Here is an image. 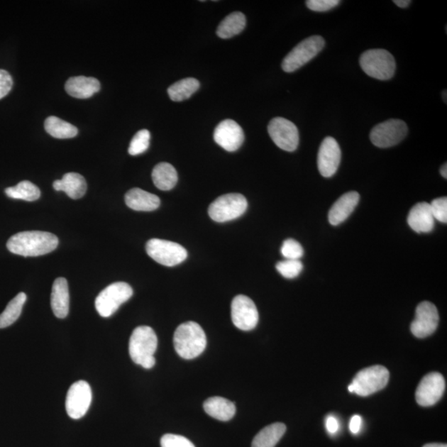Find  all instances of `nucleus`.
<instances>
[{
    "instance_id": "nucleus-1",
    "label": "nucleus",
    "mask_w": 447,
    "mask_h": 447,
    "mask_svg": "<svg viewBox=\"0 0 447 447\" xmlns=\"http://www.w3.org/2000/svg\"><path fill=\"white\" fill-rule=\"evenodd\" d=\"M58 245V238L52 233L23 231L13 236L7 242L8 250L14 255L37 257L51 253Z\"/></svg>"
},
{
    "instance_id": "nucleus-2",
    "label": "nucleus",
    "mask_w": 447,
    "mask_h": 447,
    "mask_svg": "<svg viewBox=\"0 0 447 447\" xmlns=\"http://www.w3.org/2000/svg\"><path fill=\"white\" fill-rule=\"evenodd\" d=\"M173 343L179 355L185 360H192L206 350L207 341L206 333L200 325L187 321L177 328Z\"/></svg>"
},
{
    "instance_id": "nucleus-3",
    "label": "nucleus",
    "mask_w": 447,
    "mask_h": 447,
    "mask_svg": "<svg viewBox=\"0 0 447 447\" xmlns=\"http://www.w3.org/2000/svg\"><path fill=\"white\" fill-rule=\"evenodd\" d=\"M158 348V337L151 327L138 326L132 333L129 340V355L136 365L144 369H152L155 365L154 354Z\"/></svg>"
},
{
    "instance_id": "nucleus-4",
    "label": "nucleus",
    "mask_w": 447,
    "mask_h": 447,
    "mask_svg": "<svg viewBox=\"0 0 447 447\" xmlns=\"http://www.w3.org/2000/svg\"><path fill=\"white\" fill-rule=\"evenodd\" d=\"M360 67L368 76L387 81L394 76L396 62L394 56L385 49H370L360 58Z\"/></svg>"
},
{
    "instance_id": "nucleus-5",
    "label": "nucleus",
    "mask_w": 447,
    "mask_h": 447,
    "mask_svg": "<svg viewBox=\"0 0 447 447\" xmlns=\"http://www.w3.org/2000/svg\"><path fill=\"white\" fill-rule=\"evenodd\" d=\"M389 380L390 372L385 367L371 366L358 372L348 390L358 395L366 397L384 389Z\"/></svg>"
},
{
    "instance_id": "nucleus-6",
    "label": "nucleus",
    "mask_w": 447,
    "mask_h": 447,
    "mask_svg": "<svg viewBox=\"0 0 447 447\" xmlns=\"http://www.w3.org/2000/svg\"><path fill=\"white\" fill-rule=\"evenodd\" d=\"M324 47V38L317 35L303 40L283 59V71L288 73L297 71L316 57Z\"/></svg>"
},
{
    "instance_id": "nucleus-7",
    "label": "nucleus",
    "mask_w": 447,
    "mask_h": 447,
    "mask_svg": "<svg viewBox=\"0 0 447 447\" xmlns=\"http://www.w3.org/2000/svg\"><path fill=\"white\" fill-rule=\"evenodd\" d=\"M246 198L238 193H230L218 197L208 209L214 221L227 222L241 217L247 210Z\"/></svg>"
},
{
    "instance_id": "nucleus-8",
    "label": "nucleus",
    "mask_w": 447,
    "mask_h": 447,
    "mask_svg": "<svg viewBox=\"0 0 447 447\" xmlns=\"http://www.w3.org/2000/svg\"><path fill=\"white\" fill-rule=\"evenodd\" d=\"M133 293L131 286L123 282H114L104 288L94 302L99 316H111L123 303L131 299Z\"/></svg>"
},
{
    "instance_id": "nucleus-9",
    "label": "nucleus",
    "mask_w": 447,
    "mask_h": 447,
    "mask_svg": "<svg viewBox=\"0 0 447 447\" xmlns=\"http://www.w3.org/2000/svg\"><path fill=\"white\" fill-rule=\"evenodd\" d=\"M146 251L154 261L167 267L180 265L187 258L185 248L177 243L160 238H152L148 241L146 243Z\"/></svg>"
},
{
    "instance_id": "nucleus-10",
    "label": "nucleus",
    "mask_w": 447,
    "mask_h": 447,
    "mask_svg": "<svg viewBox=\"0 0 447 447\" xmlns=\"http://www.w3.org/2000/svg\"><path fill=\"white\" fill-rule=\"evenodd\" d=\"M409 128L401 119L392 118L377 124L370 132V140L375 146L387 148L397 145L406 138Z\"/></svg>"
},
{
    "instance_id": "nucleus-11",
    "label": "nucleus",
    "mask_w": 447,
    "mask_h": 447,
    "mask_svg": "<svg viewBox=\"0 0 447 447\" xmlns=\"http://www.w3.org/2000/svg\"><path fill=\"white\" fill-rule=\"evenodd\" d=\"M267 131L273 143L287 152L295 151L299 144V132L294 123L282 117L272 118Z\"/></svg>"
},
{
    "instance_id": "nucleus-12",
    "label": "nucleus",
    "mask_w": 447,
    "mask_h": 447,
    "mask_svg": "<svg viewBox=\"0 0 447 447\" xmlns=\"http://www.w3.org/2000/svg\"><path fill=\"white\" fill-rule=\"evenodd\" d=\"M92 392L86 381H77L70 387L66 399L67 414L72 419H82L91 406Z\"/></svg>"
},
{
    "instance_id": "nucleus-13",
    "label": "nucleus",
    "mask_w": 447,
    "mask_h": 447,
    "mask_svg": "<svg viewBox=\"0 0 447 447\" xmlns=\"http://www.w3.org/2000/svg\"><path fill=\"white\" fill-rule=\"evenodd\" d=\"M233 325L241 331L255 329L258 322V311L255 302L245 295H238L231 303Z\"/></svg>"
},
{
    "instance_id": "nucleus-14",
    "label": "nucleus",
    "mask_w": 447,
    "mask_h": 447,
    "mask_svg": "<svg viewBox=\"0 0 447 447\" xmlns=\"http://www.w3.org/2000/svg\"><path fill=\"white\" fill-rule=\"evenodd\" d=\"M438 322L439 314L436 306L429 302H422L416 307L411 331L417 338H426L434 334Z\"/></svg>"
},
{
    "instance_id": "nucleus-15",
    "label": "nucleus",
    "mask_w": 447,
    "mask_h": 447,
    "mask_svg": "<svg viewBox=\"0 0 447 447\" xmlns=\"http://www.w3.org/2000/svg\"><path fill=\"white\" fill-rule=\"evenodd\" d=\"M446 389L444 377L434 372L426 375L420 382L416 391V401L422 407L436 404L443 395Z\"/></svg>"
},
{
    "instance_id": "nucleus-16",
    "label": "nucleus",
    "mask_w": 447,
    "mask_h": 447,
    "mask_svg": "<svg viewBox=\"0 0 447 447\" xmlns=\"http://www.w3.org/2000/svg\"><path fill=\"white\" fill-rule=\"evenodd\" d=\"M341 160L339 143L332 137L322 141L317 155V167L321 175L331 177L336 173Z\"/></svg>"
},
{
    "instance_id": "nucleus-17",
    "label": "nucleus",
    "mask_w": 447,
    "mask_h": 447,
    "mask_svg": "<svg viewBox=\"0 0 447 447\" xmlns=\"http://www.w3.org/2000/svg\"><path fill=\"white\" fill-rule=\"evenodd\" d=\"M214 140L225 150L235 152L242 146L245 134L240 124L232 119H226L216 128Z\"/></svg>"
},
{
    "instance_id": "nucleus-18",
    "label": "nucleus",
    "mask_w": 447,
    "mask_h": 447,
    "mask_svg": "<svg viewBox=\"0 0 447 447\" xmlns=\"http://www.w3.org/2000/svg\"><path fill=\"white\" fill-rule=\"evenodd\" d=\"M407 223L416 233H430L434 231L435 219L432 215L430 203L420 202L411 209Z\"/></svg>"
},
{
    "instance_id": "nucleus-19",
    "label": "nucleus",
    "mask_w": 447,
    "mask_h": 447,
    "mask_svg": "<svg viewBox=\"0 0 447 447\" xmlns=\"http://www.w3.org/2000/svg\"><path fill=\"white\" fill-rule=\"evenodd\" d=\"M359 202L360 194L356 192H347L338 199L328 215L331 225L336 226L347 220Z\"/></svg>"
},
{
    "instance_id": "nucleus-20",
    "label": "nucleus",
    "mask_w": 447,
    "mask_h": 447,
    "mask_svg": "<svg viewBox=\"0 0 447 447\" xmlns=\"http://www.w3.org/2000/svg\"><path fill=\"white\" fill-rule=\"evenodd\" d=\"M124 200L129 208L137 211H155L161 203L158 196L140 188H133L129 190Z\"/></svg>"
},
{
    "instance_id": "nucleus-21",
    "label": "nucleus",
    "mask_w": 447,
    "mask_h": 447,
    "mask_svg": "<svg viewBox=\"0 0 447 447\" xmlns=\"http://www.w3.org/2000/svg\"><path fill=\"white\" fill-rule=\"evenodd\" d=\"M51 306L54 315L60 319H63L67 316L70 307V294L66 278L58 277L54 281L51 295Z\"/></svg>"
},
{
    "instance_id": "nucleus-22",
    "label": "nucleus",
    "mask_w": 447,
    "mask_h": 447,
    "mask_svg": "<svg viewBox=\"0 0 447 447\" xmlns=\"http://www.w3.org/2000/svg\"><path fill=\"white\" fill-rule=\"evenodd\" d=\"M53 188L57 192H64L74 200L82 198L87 190V184L81 174L69 172L65 174L61 180L53 182Z\"/></svg>"
},
{
    "instance_id": "nucleus-23",
    "label": "nucleus",
    "mask_w": 447,
    "mask_h": 447,
    "mask_svg": "<svg viewBox=\"0 0 447 447\" xmlns=\"http://www.w3.org/2000/svg\"><path fill=\"white\" fill-rule=\"evenodd\" d=\"M65 89L74 98L87 99L101 89V83L94 77H74L68 79Z\"/></svg>"
},
{
    "instance_id": "nucleus-24",
    "label": "nucleus",
    "mask_w": 447,
    "mask_h": 447,
    "mask_svg": "<svg viewBox=\"0 0 447 447\" xmlns=\"http://www.w3.org/2000/svg\"><path fill=\"white\" fill-rule=\"evenodd\" d=\"M203 407L209 416L222 421L232 419L236 412L235 404L222 397H210L204 402Z\"/></svg>"
},
{
    "instance_id": "nucleus-25",
    "label": "nucleus",
    "mask_w": 447,
    "mask_h": 447,
    "mask_svg": "<svg viewBox=\"0 0 447 447\" xmlns=\"http://www.w3.org/2000/svg\"><path fill=\"white\" fill-rule=\"evenodd\" d=\"M152 178L154 185L162 191L172 190L178 181L175 167L168 162L158 163L153 168Z\"/></svg>"
},
{
    "instance_id": "nucleus-26",
    "label": "nucleus",
    "mask_w": 447,
    "mask_h": 447,
    "mask_svg": "<svg viewBox=\"0 0 447 447\" xmlns=\"http://www.w3.org/2000/svg\"><path fill=\"white\" fill-rule=\"evenodd\" d=\"M287 427L281 422L268 425L253 438L252 447H275L285 434Z\"/></svg>"
},
{
    "instance_id": "nucleus-27",
    "label": "nucleus",
    "mask_w": 447,
    "mask_h": 447,
    "mask_svg": "<svg viewBox=\"0 0 447 447\" xmlns=\"http://www.w3.org/2000/svg\"><path fill=\"white\" fill-rule=\"evenodd\" d=\"M246 26V18L241 12H233L219 25L216 33L223 39H228L240 34Z\"/></svg>"
},
{
    "instance_id": "nucleus-28",
    "label": "nucleus",
    "mask_w": 447,
    "mask_h": 447,
    "mask_svg": "<svg viewBox=\"0 0 447 447\" xmlns=\"http://www.w3.org/2000/svg\"><path fill=\"white\" fill-rule=\"evenodd\" d=\"M200 88V82L195 78H185L172 84L167 89L169 97L172 101L180 102L186 101Z\"/></svg>"
},
{
    "instance_id": "nucleus-29",
    "label": "nucleus",
    "mask_w": 447,
    "mask_h": 447,
    "mask_svg": "<svg viewBox=\"0 0 447 447\" xmlns=\"http://www.w3.org/2000/svg\"><path fill=\"white\" fill-rule=\"evenodd\" d=\"M44 127L50 136L56 138H72L76 137L78 133L76 126L56 116L48 117L45 121Z\"/></svg>"
},
{
    "instance_id": "nucleus-30",
    "label": "nucleus",
    "mask_w": 447,
    "mask_h": 447,
    "mask_svg": "<svg viewBox=\"0 0 447 447\" xmlns=\"http://www.w3.org/2000/svg\"><path fill=\"white\" fill-rule=\"evenodd\" d=\"M26 300V294L24 292H20L13 300L9 302L6 308L0 315V329L11 326L18 319Z\"/></svg>"
},
{
    "instance_id": "nucleus-31",
    "label": "nucleus",
    "mask_w": 447,
    "mask_h": 447,
    "mask_svg": "<svg viewBox=\"0 0 447 447\" xmlns=\"http://www.w3.org/2000/svg\"><path fill=\"white\" fill-rule=\"evenodd\" d=\"M5 194L10 198L26 202L37 201L41 196L39 188L28 181H23L15 187L5 189Z\"/></svg>"
},
{
    "instance_id": "nucleus-32",
    "label": "nucleus",
    "mask_w": 447,
    "mask_h": 447,
    "mask_svg": "<svg viewBox=\"0 0 447 447\" xmlns=\"http://www.w3.org/2000/svg\"><path fill=\"white\" fill-rule=\"evenodd\" d=\"M150 138L151 134L147 129L139 131L129 144L128 153L132 156H137L146 152L150 145Z\"/></svg>"
},
{
    "instance_id": "nucleus-33",
    "label": "nucleus",
    "mask_w": 447,
    "mask_h": 447,
    "mask_svg": "<svg viewBox=\"0 0 447 447\" xmlns=\"http://www.w3.org/2000/svg\"><path fill=\"white\" fill-rule=\"evenodd\" d=\"M276 268L282 277L292 280L300 275L303 265L300 260H285L277 263Z\"/></svg>"
},
{
    "instance_id": "nucleus-34",
    "label": "nucleus",
    "mask_w": 447,
    "mask_h": 447,
    "mask_svg": "<svg viewBox=\"0 0 447 447\" xmlns=\"http://www.w3.org/2000/svg\"><path fill=\"white\" fill-rule=\"evenodd\" d=\"M281 253L286 260H299L303 256L304 250H303L302 246L297 241L288 238V240L283 242Z\"/></svg>"
},
{
    "instance_id": "nucleus-35",
    "label": "nucleus",
    "mask_w": 447,
    "mask_h": 447,
    "mask_svg": "<svg viewBox=\"0 0 447 447\" xmlns=\"http://www.w3.org/2000/svg\"><path fill=\"white\" fill-rule=\"evenodd\" d=\"M430 206L435 220L446 224L447 222V198L435 199L430 204Z\"/></svg>"
},
{
    "instance_id": "nucleus-36",
    "label": "nucleus",
    "mask_w": 447,
    "mask_h": 447,
    "mask_svg": "<svg viewBox=\"0 0 447 447\" xmlns=\"http://www.w3.org/2000/svg\"><path fill=\"white\" fill-rule=\"evenodd\" d=\"M162 447H195L185 436L175 434H166L161 438Z\"/></svg>"
},
{
    "instance_id": "nucleus-37",
    "label": "nucleus",
    "mask_w": 447,
    "mask_h": 447,
    "mask_svg": "<svg viewBox=\"0 0 447 447\" xmlns=\"http://www.w3.org/2000/svg\"><path fill=\"white\" fill-rule=\"evenodd\" d=\"M339 0H307L308 9L315 12H326L339 5Z\"/></svg>"
},
{
    "instance_id": "nucleus-38",
    "label": "nucleus",
    "mask_w": 447,
    "mask_h": 447,
    "mask_svg": "<svg viewBox=\"0 0 447 447\" xmlns=\"http://www.w3.org/2000/svg\"><path fill=\"white\" fill-rule=\"evenodd\" d=\"M13 87V79L10 74L0 69V99L6 96Z\"/></svg>"
},
{
    "instance_id": "nucleus-39",
    "label": "nucleus",
    "mask_w": 447,
    "mask_h": 447,
    "mask_svg": "<svg viewBox=\"0 0 447 447\" xmlns=\"http://www.w3.org/2000/svg\"><path fill=\"white\" fill-rule=\"evenodd\" d=\"M326 427L330 434H336L338 430H339V421H338L334 416H327L326 419Z\"/></svg>"
},
{
    "instance_id": "nucleus-40",
    "label": "nucleus",
    "mask_w": 447,
    "mask_h": 447,
    "mask_svg": "<svg viewBox=\"0 0 447 447\" xmlns=\"http://www.w3.org/2000/svg\"><path fill=\"white\" fill-rule=\"evenodd\" d=\"M362 426V419L359 415H354L351 417L350 421V431L352 434L356 435L359 434Z\"/></svg>"
},
{
    "instance_id": "nucleus-41",
    "label": "nucleus",
    "mask_w": 447,
    "mask_h": 447,
    "mask_svg": "<svg viewBox=\"0 0 447 447\" xmlns=\"http://www.w3.org/2000/svg\"><path fill=\"white\" fill-rule=\"evenodd\" d=\"M394 3L397 7L405 9L409 6L411 1L410 0H394Z\"/></svg>"
},
{
    "instance_id": "nucleus-42",
    "label": "nucleus",
    "mask_w": 447,
    "mask_h": 447,
    "mask_svg": "<svg viewBox=\"0 0 447 447\" xmlns=\"http://www.w3.org/2000/svg\"><path fill=\"white\" fill-rule=\"evenodd\" d=\"M441 175L445 179L447 178V164L445 163L440 169Z\"/></svg>"
},
{
    "instance_id": "nucleus-43",
    "label": "nucleus",
    "mask_w": 447,
    "mask_h": 447,
    "mask_svg": "<svg viewBox=\"0 0 447 447\" xmlns=\"http://www.w3.org/2000/svg\"><path fill=\"white\" fill-rule=\"evenodd\" d=\"M424 447H447V446L446 444L430 443L425 445Z\"/></svg>"
},
{
    "instance_id": "nucleus-44",
    "label": "nucleus",
    "mask_w": 447,
    "mask_h": 447,
    "mask_svg": "<svg viewBox=\"0 0 447 447\" xmlns=\"http://www.w3.org/2000/svg\"><path fill=\"white\" fill-rule=\"evenodd\" d=\"M444 94H445V102L446 103V91L444 92ZM443 98H444V96H443Z\"/></svg>"
}]
</instances>
